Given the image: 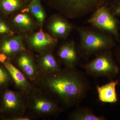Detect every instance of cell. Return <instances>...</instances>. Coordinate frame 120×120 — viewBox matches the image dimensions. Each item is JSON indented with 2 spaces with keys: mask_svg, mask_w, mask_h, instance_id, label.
Returning <instances> with one entry per match:
<instances>
[{
  "mask_svg": "<svg viewBox=\"0 0 120 120\" xmlns=\"http://www.w3.org/2000/svg\"><path fill=\"white\" fill-rule=\"evenodd\" d=\"M8 60V58L6 55L4 53H0V62L3 64Z\"/></svg>",
  "mask_w": 120,
  "mask_h": 120,
  "instance_id": "obj_25",
  "label": "cell"
},
{
  "mask_svg": "<svg viewBox=\"0 0 120 120\" xmlns=\"http://www.w3.org/2000/svg\"><path fill=\"white\" fill-rule=\"evenodd\" d=\"M108 2L94 11L87 22L95 29L111 35L118 42L120 36L119 22L110 13Z\"/></svg>",
  "mask_w": 120,
  "mask_h": 120,
  "instance_id": "obj_6",
  "label": "cell"
},
{
  "mask_svg": "<svg viewBox=\"0 0 120 120\" xmlns=\"http://www.w3.org/2000/svg\"><path fill=\"white\" fill-rule=\"evenodd\" d=\"M29 11L42 26L45 19V13L40 0H30L27 5Z\"/></svg>",
  "mask_w": 120,
  "mask_h": 120,
  "instance_id": "obj_19",
  "label": "cell"
},
{
  "mask_svg": "<svg viewBox=\"0 0 120 120\" xmlns=\"http://www.w3.org/2000/svg\"><path fill=\"white\" fill-rule=\"evenodd\" d=\"M27 50L24 45L22 35H13L0 38V53L4 54L11 61L20 52Z\"/></svg>",
  "mask_w": 120,
  "mask_h": 120,
  "instance_id": "obj_10",
  "label": "cell"
},
{
  "mask_svg": "<svg viewBox=\"0 0 120 120\" xmlns=\"http://www.w3.org/2000/svg\"><path fill=\"white\" fill-rule=\"evenodd\" d=\"M57 55L65 68H75L78 58L75 41H69L62 44L58 50Z\"/></svg>",
  "mask_w": 120,
  "mask_h": 120,
  "instance_id": "obj_13",
  "label": "cell"
},
{
  "mask_svg": "<svg viewBox=\"0 0 120 120\" xmlns=\"http://www.w3.org/2000/svg\"><path fill=\"white\" fill-rule=\"evenodd\" d=\"M6 20L14 31L15 30L18 29L23 31H29L34 29L35 26L34 20L30 15L24 12L13 16L11 15Z\"/></svg>",
  "mask_w": 120,
  "mask_h": 120,
  "instance_id": "obj_15",
  "label": "cell"
},
{
  "mask_svg": "<svg viewBox=\"0 0 120 120\" xmlns=\"http://www.w3.org/2000/svg\"><path fill=\"white\" fill-rule=\"evenodd\" d=\"M57 41V39L41 30L30 36L27 43L30 50L40 54L52 51Z\"/></svg>",
  "mask_w": 120,
  "mask_h": 120,
  "instance_id": "obj_9",
  "label": "cell"
},
{
  "mask_svg": "<svg viewBox=\"0 0 120 120\" xmlns=\"http://www.w3.org/2000/svg\"><path fill=\"white\" fill-rule=\"evenodd\" d=\"M15 32L9 26L7 20L0 16V38L13 36Z\"/></svg>",
  "mask_w": 120,
  "mask_h": 120,
  "instance_id": "obj_21",
  "label": "cell"
},
{
  "mask_svg": "<svg viewBox=\"0 0 120 120\" xmlns=\"http://www.w3.org/2000/svg\"><path fill=\"white\" fill-rule=\"evenodd\" d=\"M59 104L53 98L34 84L32 90L27 94V110L35 116L45 117L57 115L62 111Z\"/></svg>",
  "mask_w": 120,
  "mask_h": 120,
  "instance_id": "obj_4",
  "label": "cell"
},
{
  "mask_svg": "<svg viewBox=\"0 0 120 120\" xmlns=\"http://www.w3.org/2000/svg\"><path fill=\"white\" fill-rule=\"evenodd\" d=\"M84 68L88 75L109 78L116 76L119 71L110 50L96 55L94 59L84 65Z\"/></svg>",
  "mask_w": 120,
  "mask_h": 120,
  "instance_id": "obj_7",
  "label": "cell"
},
{
  "mask_svg": "<svg viewBox=\"0 0 120 120\" xmlns=\"http://www.w3.org/2000/svg\"><path fill=\"white\" fill-rule=\"evenodd\" d=\"M26 0L27 2H30V0Z\"/></svg>",
  "mask_w": 120,
  "mask_h": 120,
  "instance_id": "obj_26",
  "label": "cell"
},
{
  "mask_svg": "<svg viewBox=\"0 0 120 120\" xmlns=\"http://www.w3.org/2000/svg\"><path fill=\"white\" fill-rule=\"evenodd\" d=\"M36 60L39 73H53L62 69L52 51L39 54Z\"/></svg>",
  "mask_w": 120,
  "mask_h": 120,
  "instance_id": "obj_14",
  "label": "cell"
},
{
  "mask_svg": "<svg viewBox=\"0 0 120 120\" xmlns=\"http://www.w3.org/2000/svg\"><path fill=\"white\" fill-rule=\"evenodd\" d=\"M68 120H104L103 116L95 114L92 110L87 108H79L72 112L68 116Z\"/></svg>",
  "mask_w": 120,
  "mask_h": 120,
  "instance_id": "obj_18",
  "label": "cell"
},
{
  "mask_svg": "<svg viewBox=\"0 0 120 120\" xmlns=\"http://www.w3.org/2000/svg\"><path fill=\"white\" fill-rule=\"evenodd\" d=\"M26 95L8 88L0 92V120L26 112Z\"/></svg>",
  "mask_w": 120,
  "mask_h": 120,
  "instance_id": "obj_5",
  "label": "cell"
},
{
  "mask_svg": "<svg viewBox=\"0 0 120 120\" xmlns=\"http://www.w3.org/2000/svg\"><path fill=\"white\" fill-rule=\"evenodd\" d=\"M33 83L65 107L80 103L90 87L86 77L75 68H65L47 74L39 73Z\"/></svg>",
  "mask_w": 120,
  "mask_h": 120,
  "instance_id": "obj_1",
  "label": "cell"
},
{
  "mask_svg": "<svg viewBox=\"0 0 120 120\" xmlns=\"http://www.w3.org/2000/svg\"><path fill=\"white\" fill-rule=\"evenodd\" d=\"M110 13L115 17H120V0H113L107 4Z\"/></svg>",
  "mask_w": 120,
  "mask_h": 120,
  "instance_id": "obj_22",
  "label": "cell"
},
{
  "mask_svg": "<svg viewBox=\"0 0 120 120\" xmlns=\"http://www.w3.org/2000/svg\"><path fill=\"white\" fill-rule=\"evenodd\" d=\"M50 6L64 17L81 18L93 12L109 0H46Z\"/></svg>",
  "mask_w": 120,
  "mask_h": 120,
  "instance_id": "obj_3",
  "label": "cell"
},
{
  "mask_svg": "<svg viewBox=\"0 0 120 120\" xmlns=\"http://www.w3.org/2000/svg\"><path fill=\"white\" fill-rule=\"evenodd\" d=\"M27 3L26 0H0V16L6 19L24 8Z\"/></svg>",
  "mask_w": 120,
  "mask_h": 120,
  "instance_id": "obj_17",
  "label": "cell"
},
{
  "mask_svg": "<svg viewBox=\"0 0 120 120\" xmlns=\"http://www.w3.org/2000/svg\"><path fill=\"white\" fill-rule=\"evenodd\" d=\"M76 30L79 34L80 49L86 56L110 50L116 45V39L109 34L85 27H77Z\"/></svg>",
  "mask_w": 120,
  "mask_h": 120,
  "instance_id": "obj_2",
  "label": "cell"
},
{
  "mask_svg": "<svg viewBox=\"0 0 120 120\" xmlns=\"http://www.w3.org/2000/svg\"><path fill=\"white\" fill-rule=\"evenodd\" d=\"M118 83V80H115L103 86H97L99 100L104 103H113L116 102L118 99L116 87Z\"/></svg>",
  "mask_w": 120,
  "mask_h": 120,
  "instance_id": "obj_16",
  "label": "cell"
},
{
  "mask_svg": "<svg viewBox=\"0 0 120 120\" xmlns=\"http://www.w3.org/2000/svg\"><path fill=\"white\" fill-rule=\"evenodd\" d=\"M3 64L8 69L11 75L13 83L19 90L27 94L32 90L34 84L31 82L9 60L5 61Z\"/></svg>",
  "mask_w": 120,
  "mask_h": 120,
  "instance_id": "obj_12",
  "label": "cell"
},
{
  "mask_svg": "<svg viewBox=\"0 0 120 120\" xmlns=\"http://www.w3.org/2000/svg\"><path fill=\"white\" fill-rule=\"evenodd\" d=\"M73 28L71 24L59 15H53L48 25V29L52 36L57 39L66 38Z\"/></svg>",
  "mask_w": 120,
  "mask_h": 120,
  "instance_id": "obj_11",
  "label": "cell"
},
{
  "mask_svg": "<svg viewBox=\"0 0 120 120\" xmlns=\"http://www.w3.org/2000/svg\"><path fill=\"white\" fill-rule=\"evenodd\" d=\"M35 118L36 116L33 114L26 112L24 113L5 118L3 120H32Z\"/></svg>",
  "mask_w": 120,
  "mask_h": 120,
  "instance_id": "obj_23",
  "label": "cell"
},
{
  "mask_svg": "<svg viewBox=\"0 0 120 120\" xmlns=\"http://www.w3.org/2000/svg\"><path fill=\"white\" fill-rule=\"evenodd\" d=\"M12 83L13 81L8 69L0 62V92L8 88Z\"/></svg>",
  "mask_w": 120,
  "mask_h": 120,
  "instance_id": "obj_20",
  "label": "cell"
},
{
  "mask_svg": "<svg viewBox=\"0 0 120 120\" xmlns=\"http://www.w3.org/2000/svg\"><path fill=\"white\" fill-rule=\"evenodd\" d=\"M12 63L34 83L39 74L36 60L28 50L20 52L12 61Z\"/></svg>",
  "mask_w": 120,
  "mask_h": 120,
  "instance_id": "obj_8",
  "label": "cell"
},
{
  "mask_svg": "<svg viewBox=\"0 0 120 120\" xmlns=\"http://www.w3.org/2000/svg\"><path fill=\"white\" fill-rule=\"evenodd\" d=\"M118 42L119 43V45L116 49L115 56L117 60L120 64V40Z\"/></svg>",
  "mask_w": 120,
  "mask_h": 120,
  "instance_id": "obj_24",
  "label": "cell"
}]
</instances>
